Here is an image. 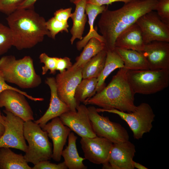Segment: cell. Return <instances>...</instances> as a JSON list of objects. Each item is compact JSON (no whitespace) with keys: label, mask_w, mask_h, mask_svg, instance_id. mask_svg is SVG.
<instances>
[{"label":"cell","mask_w":169,"mask_h":169,"mask_svg":"<svg viewBox=\"0 0 169 169\" xmlns=\"http://www.w3.org/2000/svg\"><path fill=\"white\" fill-rule=\"evenodd\" d=\"M157 3V0H133L115 10H109L107 6L98 23L106 50H114L118 35L140 17L155 10Z\"/></svg>","instance_id":"6da1fadb"},{"label":"cell","mask_w":169,"mask_h":169,"mask_svg":"<svg viewBox=\"0 0 169 169\" xmlns=\"http://www.w3.org/2000/svg\"><path fill=\"white\" fill-rule=\"evenodd\" d=\"M8 27L12 32L13 46L17 49L31 48L50 37L45 18L33 9H18L8 15Z\"/></svg>","instance_id":"7a4b0ae2"},{"label":"cell","mask_w":169,"mask_h":169,"mask_svg":"<svg viewBox=\"0 0 169 169\" xmlns=\"http://www.w3.org/2000/svg\"><path fill=\"white\" fill-rule=\"evenodd\" d=\"M127 70L119 69L108 84L86 101L84 105H97L104 109H114L131 112L135 110V95L127 79Z\"/></svg>","instance_id":"3957f363"},{"label":"cell","mask_w":169,"mask_h":169,"mask_svg":"<svg viewBox=\"0 0 169 169\" xmlns=\"http://www.w3.org/2000/svg\"><path fill=\"white\" fill-rule=\"evenodd\" d=\"M0 71L6 82L23 89H31L42 83L40 76L35 71L33 60L29 56L17 59L12 55L0 59Z\"/></svg>","instance_id":"277c9868"},{"label":"cell","mask_w":169,"mask_h":169,"mask_svg":"<svg viewBox=\"0 0 169 169\" xmlns=\"http://www.w3.org/2000/svg\"><path fill=\"white\" fill-rule=\"evenodd\" d=\"M24 136L28 145L24 155L27 161L35 165L52 158V146L47 132L32 120L24 122Z\"/></svg>","instance_id":"5b68a950"},{"label":"cell","mask_w":169,"mask_h":169,"mask_svg":"<svg viewBox=\"0 0 169 169\" xmlns=\"http://www.w3.org/2000/svg\"><path fill=\"white\" fill-rule=\"evenodd\" d=\"M127 76L135 94H155L167 88L169 85V69L127 70Z\"/></svg>","instance_id":"8992f818"},{"label":"cell","mask_w":169,"mask_h":169,"mask_svg":"<svg viewBox=\"0 0 169 169\" xmlns=\"http://www.w3.org/2000/svg\"><path fill=\"white\" fill-rule=\"evenodd\" d=\"M99 113L107 112L118 115L128 125L135 139L142 138L144 134L148 133L152 128V122L155 115L151 106L147 103H142L134 111L131 112L121 111L112 109L96 108Z\"/></svg>","instance_id":"52a82bcc"},{"label":"cell","mask_w":169,"mask_h":169,"mask_svg":"<svg viewBox=\"0 0 169 169\" xmlns=\"http://www.w3.org/2000/svg\"><path fill=\"white\" fill-rule=\"evenodd\" d=\"M87 108L92 128L96 136L105 138L113 143L129 140L128 133L121 125L100 115L94 106Z\"/></svg>","instance_id":"ba28073f"},{"label":"cell","mask_w":169,"mask_h":169,"mask_svg":"<svg viewBox=\"0 0 169 169\" xmlns=\"http://www.w3.org/2000/svg\"><path fill=\"white\" fill-rule=\"evenodd\" d=\"M82 69L71 67L63 73L58 74L55 78L59 98L72 111H76L78 105L74 95L77 86L82 79Z\"/></svg>","instance_id":"9c48e42d"},{"label":"cell","mask_w":169,"mask_h":169,"mask_svg":"<svg viewBox=\"0 0 169 169\" xmlns=\"http://www.w3.org/2000/svg\"><path fill=\"white\" fill-rule=\"evenodd\" d=\"M3 115L5 131L0 138V149L13 148L25 152L28 148L23 133L24 121L19 117L4 110Z\"/></svg>","instance_id":"30bf717a"},{"label":"cell","mask_w":169,"mask_h":169,"mask_svg":"<svg viewBox=\"0 0 169 169\" xmlns=\"http://www.w3.org/2000/svg\"><path fill=\"white\" fill-rule=\"evenodd\" d=\"M136 23L140 27L145 43L158 41L169 42V24L156 12L151 11L140 17Z\"/></svg>","instance_id":"8fae6325"},{"label":"cell","mask_w":169,"mask_h":169,"mask_svg":"<svg viewBox=\"0 0 169 169\" xmlns=\"http://www.w3.org/2000/svg\"><path fill=\"white\" fill-rule=\"evenodd\" d=\"M76 109V111L69 110L59 116L63 123L81 138L96 136L92 129L86 105H79Z\"/></svg>","instance_id":"7c38bea8"},{"label":"cell","mask_w":169,"mask_h":169,"mask_svg":"<svg viewBox=\"0 0 169 169\" xmlns=\"http://www.w3.org/2000/svg\"><path fill=\"white\" fill-rule=\"evenodd\" d=\"M84 158L96 164L108 161L113 143L102 137L81 138L80 141Z\"/></svg>","instance_id":"4fadbf2b"},{"label":"cell","mask_w":169,"mask_h":169,"mask_svg":"<svg viewBox=\"0 0 169 169\" xmlns=\"http://www.w3.org/2000/svg\"><path fill=\"white\" fill-rule=\"evenodd\" d=\"M24 95L14 90H7L0 94V107L12 113L25 122L33 120L32 110Z\"/></svg>","instance_id":"5bb4252c"},{"label":"cell","mask_w":169,"mask_h":169,"mask_svg":"<svg viewBox=\"0 0 169 169\" xmlns=\"http://www.w3.org/2000/svg\"><path fill=\"white\" fill-rule=\"evenodd\" d=\"M149 69H169V42L154 41L146 44L141 52Z\"/></svg>","instance_id":"9a60e30c"},{"label":"cell","mask_w":169,"mask_h":169,"mask_svg":"<svg viewBox=\"0 0 169 169\" xmlns=\"http://www.w3.org/2000/svg\"><path fill=\"white\" fill-rule=\"evenodd\" d=\"M51 120L42 129L47 132L48 137L53 142V148L52 158L58 162L61 159L62 152L71 130L63 123L59 117Z\"/></svg>","instance_id":"2e32d148"},{"label":"cell","mask_w":169,"mask_h":169,"mask_svg":"<svg viewBox=\"0 0 169 169\" xmlns=\"http://www.w3.org/2000/svg\"><path fill=\"white\" fill-rule=\"evenodd\" d=\"M135 146L128 141L113 143L108 161L110 169H134Z\"/></svg>","instance_id":"e0dca14e"},{"label":"cell","mask_w":169,"mask_h":169,"mask_svg":"<svg viewBox=\"0 0 169 169\" xmlns=\"http://www.w3.org/2000/svg\"><path fill=\"white\" fill-rule=\"evenodd\" d=\"M45 83L49 87L51 93L50 102L48 108L38 119L34 122L42 128L52 119L59 117L63 114L69 110L68 106L59 98L57 91L55 78H47Z\"/></svg>","instance_id":"ac0fdd59"},{"label":"cell","mask_w":169,"mask_h":169,"mask_svg":"<svg viewBox=\"0 0 169 169\" xmlns=\"http://www.w3.org/2000/svg\"><path fill=\"white\" fill-rule=\"evenodd\" d=\"M145 43L141 29L136 23L122 32L117 37L115 48L141 52Z\"/></svg>","instance_id":"d6986e66"},{"label":"cell","mask_w":169,"mask_h":169,"mask_svg":"<svg viewBox=\"0 0 169 169\" xmlns=\"http://www.w3.org/2000/svg\"><path fill=\"white\" fill-rule=\"evenodd\" d=\"M86 3L87 0H79L74 4L75 5V10L70 17L73 21V25L70 30L72 35L70 39L71 44L76 39L81 40L83 38L82 36L87 21V14L85 13Z\"/></svg>","instance_id":"ffe728a7"},{"label":"cell","mask_w":169,"mask_h":169,"mask_svg":"<svg viewBox=\"0 0 169 169\" xmlns=\"http://www.w3.org/2000/svg\"><path fill=\"white\" fill-rule=\"evenodd\" d=\"M107 6L105 5L99 6L93 4L87 3L85 7V12L88 18V23L90 27L89 32L83 38L76 43V46L78 50L80 51L86 45L89 40L95 38L104 43L103 37L99 34L96 29L94 28L95 20L97 16L101 13Z\"/></svg>","instance_id":"44dd1931"},{"label":"cell","mask_w":169,"mask_h":169,"mask_svg":"<svg viewBox=\"0 0 169 169\" xmlns=\"http://www.w3.org/2000/svg\"><path fill=\"white\" fill-rule=\"evenodd\" d=\"M68 145L63 150L61 156L64 161L69 169H86L87 167L83 163L85 159L79 156L77 149V136L73 132H70L68 137Z\"/></svg>","instance_id":"7402d4cb"},{"label":"cell","mask_w":169,"mask_h":169,"mask_svg":"<svg viewBox=\"0 0 169 169\" xmlns=\"http://www.w3.org/2000/svg\"><path fill=\"white\" fill-rule=\"evenodd\" d=\"M124 63V68L127 70H138L149 69L147 62L141 52L115 47Z\"/></svg>","instance_id":"603a6c76"},{"label":"cell","mask_w":169,"mask_h":169,"mask_svg":"<svg viewBox=\"0 0 169 169\" xmlns=\"http://www.w3.org/2000/svg\"><path fill=\"white\" fill-rule=\"evenodd\" d=\"M124 63L119 55L114 50H107L104 66L100 76L97 78V84L96 92L101 90L105 86L106 78L114 70L124 68Z\"/></svg>","instance_id":"cb8c5ba5"},{"label":"cell","mask_w":169,"mask_h":169,"mask_svg":"<svg viewBox=\"0 0 169 169\" xmlns=\"http://www.w3.org/2000/svg\"><path fill=\"white\" fill-rule=\"evenodd\" d=\"M0 169H32L21 154H16L9 148L0 149Z\"/></svg>","instance_id":"d4e9b609"},{"label":"cell","mask_w":169,"mask_h":169,"mask_svg":"<svg viewBox=\"0 0 169 169\" xmlns=\"http://www.w3.org/2000/svg\"><path fill=\"white\" fill-rule=\"evenodd\" d=\"M80 55L76 58V62L72 65L73 68H82L92 57L105 48V44L95 38L90 39L83 48Z\"/></svg>","instance_id":"484cf974"},{"label":"cell","mask_w":169,"mask_h":169,"mask_svg":"<svg viewBox=\"0 0 169 169\" xmlns=\"http://www.w3.org/2000/svg\"><path fill=\"white\" fill-rule=\"evenodd\" d=\"M107 50L105 48L91 59L82 69V79L96 78L100 75L103 69Z\"/></svg>","instance_id":"4316f807"},{"label":"cell","mask_w":169,"mask_h":169,"mask_svg":"<svg viewBox=\"0 0 169 169\" xmlns=\"http://www.w3.org/2000/svg\"><path fill=\"white\" fill-rule=\"evenodd\" d=\"M97 82L96 78L82 79L75 89L74 95L78 105L80 102L84 103L95 94Z\"/></svg>","instance_id":"83f0119b"},{"label":"cell","mask_w":169,"mask_h":169,"mask_svg":"<svg viewBox=\"0 0 169 169\" xmlns=\"http://www.w3.org/2000/svg\"><path fill=\"white\" fill-rule=\"evenodd\" d=\"M12 46L13 38L10 28L0 23V55L6 53Z\"/></svg>","instance_id":"f1b7e54d"},{"label":"cell","mask_w":169,"mask_h":169,"mask_svg":"<svg viewBox=\"0 0 169 169\" xmlns=\"http://www.w3.org/2000/svg\"><path fill=\"white\" fill-rule=\"evenodd\" d=\"M46 25L50 34V38L55 39L56 35L60 32L64 31L68 33L69 27L68 22L60 21L54 17H52L47 21Z\"/></svg>","instance_id":"f546056e"},{"label":"cell","mask_w":169,"mask_h":169,"mask_svg":"<svg viewBox=\"0 0 169 169\" xmlns=\"http://www.w3.org/2000/svg\"><path fill=\"white\" fill-rule=\"evenodd\" d=\"M40 62L44 64L42 67V74L43 75L46 74L49 70L50 74L53 75L56 73V57H51L45 53H41L39 56Z\"/></svg>","instance_id":"4dcf8cb0"},{"label":"cell","mask_w":169,"mask_h":169,"mask_svg":"<svg viewBox=\"0 0 169 169\" xmlns=\"http://www.w3.org/2000/svg\"><path fill=\"white\" fill-rule=\"evenodd\" d=\"M24 0H0V11L7 15L18 9Z\"/></svg>","instance_id":"1f68e13d"},{"label":"cell","mask_w":169,"mask_h":169,"mask_svg":"<svg viewBox=\"0 0 169 169\" xmlns=\"http://www.w3.org/2000/svg\"><path fill=\"white\" fill-rule=\"evenodd\" d=\"M155 10L161 19L169 24V0H159Z\"/></svg>","instance_id":"d6a6232c"},{"label":"cell","mask_w":169,"mask_h":169,"mask_svg":"<svg viewBox=\"0 0 169 169\" xmlns=\"http://www.w3.org/2000/svg\"><path fill=\"white\" fill-rule=\"evenodd\" d=\"M7 90H11L16 91L24 95L28 99L34 101H41L44 100V99L43 98L33 97L29 95L25 92L9 85L6 83L2 73L0 71V94L3 91Z\"/></svg>","instance_id":"836d02e7"},{"label":"cell","mask_w":169,"mask_h":169,"mask_svg":"<svg viewBox=\"0 0 169 169\" xmlns=\"http://www.w3.org/2000/svg\"><path fill=\"white\" fill-rule=\"evenodd\" d=\"M67 167L64 161L58 164L52 163L49 160L41 161L34 165L32 169H67Z\"/></svg>","instance_id":"e575fe53"},{"label":"cell","mask_w":169,"mask_h":169,"mask_svg":"<svg viewBox=\"0 0 169 169\" xmlns=\"http://www.w3.org/2000/svg\"><path fill=\"white\" fill-rule=\"evenodd\" d=\"M72 64L70 59L67 57L63 58L56 57V70L62 73L66 69H68L71 67Z\"/></svg>","instance_id":"d590c367"},{"label":"cell","mask_w":169,"mask_h":169,"mask_svg":"<svg viewBox=\"0 0 169 169\" xmlns=\"http://www.w3.org/2000/svg\"><path fill=\"white\" fill-rule=\"evenodd\" d=\"M71 10V8H61L56 10L54 13V17L60 21L68 22V20L70 18L72 13Z\"/></svg>","instance_id":"8d00e7d4"},{"label":"cell","mask_w":169,"mask_h":169,"mask_svg":"<svg viewBox=\"0 0 169 169\" xmlns=\"http://www.w3.org/2000/svg\"><path fill=\"white\" fill-rule=\"evenodd\" d=\"M132 0H87V3L101 6L111 4L115 2H122L126 3Z\"/></svg>","instance_id":"74e56055"},{"label":"cell","mask_w":169,"mask_h":169,"mask_svg":"<svg viewBox=\"0 0 169 169\" xmlns=\"http://www.w3.org/2000/svg\"><path fill=\"white\" fill-rule=\"evenodd\" d=\"M37 0H24L18 9H33L34 5Z\"/></svg>","instance_id":"f35d334b"},{"label":"cell","mask_w":169,"mask_h":169,"mask_svg":"<svg viewBox=\"0 0 169 169\" xmlns=\"http://www.w3.org/2000/svg\"><path fill=\"white\" fill-rule=\"evenodd\" d=\"M133 165L134 167L138 169H148V168L142 165V164L133 161Z\"/></svg>","instance_id":"ab89813d"},{"label":"cell","mask_w":169,"mask_h":169,"mask_svg":"<svg viewBox=\"0 0 169 169\" xmlns=\"http://www.w3.org/2000/svg\"><path fill=\"white\" fill-rule=\"evenodd\" d=\"M5 131V127L3 124L0 123V138L3 135Z\"/></svg>","instance_id":"60d3db41"},{"label":"cell","mask_w":169,"mask_h":169,"mask_svg":"<svg viewBox=\"0 0 169 169\" xmlns=\"http://www.w3.org/2000/svg\"><path fill=\"white\" fill-rule=\"evenodd\" d=\"M0 123L3 124L4 125V120L3 119V115H2L1 114L0 111Z\"/></svg>","instance_id":"b9f144b4"},{"label":"cell","mask_w":169,"mask_h":169,"mask_svg":"<svg viewBox=\"0 0 169 169\" xmlns=\"http://www.w3.org/2000/svg\"><path fill=\"white\" fill-rule=\"evenodd\" d=\"M79 0H69L72 3L74 4L76 2Z\"/></svg>","instance_id":"7bdbcfd3"},{"label":"cell","mask_w":169,"mask_h":169,"mask_svg":"<svg viewBox=\"0 0 169 169\" xmlns=\"http://www.w3.org/2000/svg\"><path fill=\"white\" fill-rule=\"evenodd\" d=\"M157 0L158 1V0Z\"/></svg>","instance_id":"ee69618b"}]
</instances>
